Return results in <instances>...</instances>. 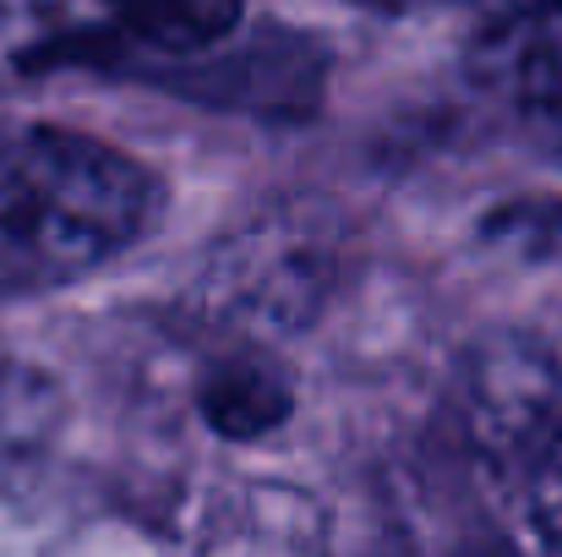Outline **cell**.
<instances>
[{"instance_id":"5","label":"cell","mask_w":562,"mask_h":557,"mask_svg":"<svg viewBox=\"0 0 562 557\" xmlns=\"http://www.w3.org/2000/svg\"><path fill=\"white\" fill-rule=\"evenodd\" d=\"M207 557H328V553H323L317 514H312L301 498L262 492V498L213 542Z\"/></svg>"},{"instance_id":"10","label":"cell","mask_w":562,"mask_h":557,"mask_svg":"<svg viewBox=\"0 0 562 557\" xmlns=\"http://www.w3.org/2000/svg\"><path fill=\"white\" fill-rule=\"evenodd\" d=\"M519 5H536V0H508V11H519Z\"/></svg>"},{"instance_id":"6","label":"cell","mask_w":562,"mask_h":557,"mask_svg":"<svg viewBox=\"0 0 562 557\" xmlns=\"http://www.w3.org/2000/svg\"><path fill=\"white\" fill-rule=\"evenodd\" d=\"M55 393L60 388L44 371L0 356V448H16V443H33L38 432H49L55 404H60Z\"/></svg>"},{"instance_id":"3","label":"cell","mask_w":562,"mask_h":557,"mask_svg":"<svg viewBox=\"0 0 562 557\" xmlns=\"http://www.w3.org/2000/svg\"><path fill=\"white\" fill-rule=\"evenodd\" d=\"M196 421L224 443H262L295 415V377L268 345H229L191 382Z\"/></svg>"},{"instance_id":"4","label":"cell","mask_w":562,"mask_h":557,"mask_svg":"<svg viewBox=\"0 0 562 557\" xmlns=\"http://www.w3.org/2000/svg\"><path fill=\"white\" fill-rule=\"evenodd\" d=\"M143 49L159 55H207L235 38L246 0H99Z\"/></svg>"},{"instance_id":"1","label":"cell","mask_w":562,"mask_h":557,"mask_svg":"<svg viewBox=\"0 0 562 557\" xmlns=\"http://www.w3.org/2000/svg\"><path fill=\"white\" fill-rule=\"evenodd\" d=\"M165 213L159 176L71 126H0V301L66 290Z\"/></svg>"},{"instance_id":"8","label":"cell","mask_w":562,"mask_h":557,"mask_svg":"<svg viewBox=\"0 0 562 557\" xmlns=\"http://www.w3.org/2000/svg\"><path fill=\"white\" fill-rule=\"evenodd\" d=\"M525 503L536 531L562 553V432L525 465Z\"/></svg>"},{"instance_id":"2","label":"cell","mask_w":562,"mask_h":557,"mask_svg":"<svg viewBox=\"0 0 562 557\" xmlns=\"http://www.w3.org/2000/svg\"><path fill=\"white\" fill-rule=\"evenodd\" d=\"M350 268V235L323 208H279L235 230L196 274L187 307L235 345H273L306 328Z\"/></svg>"},{"instance_id":"7","label":"cell","mask_w":562,"mask_h":557,"mask_svg":"<svg viewBox=\"0 0 562 557\" xmlns=\"http://www.w3.org/2000/svg\"><path fill=\"white\" fill-rule=\"evenodd\" d=\"M486 241L525 257H562V197H525L486 213Z\"/></svg>"},{"instance_id":"9","label":"cell","mask_w":562,"mask_h":557,"mask_svg":"<svg viewBox=\"0 0 562 557\" xmlns=\"http://www.w3.org/2000/svg\"><path fill=\"white\" fill-rule=\"evenodd\" d=\"M361 11H376V16H420V11H442V5H459V0H350Z\"/></svg>"}]
</instances>
